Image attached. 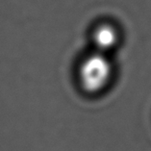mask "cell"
<instances>
[{
  "label": "cell",
  "mask_w": 151,
  "mask_h": 151,
  "mask_svg": "<svg viewBox=\"0 0 151 151\" xmlns=\"http://www.w3.org/2000/svg\"><path fill=\"white\" fill-rule=\"evenodd\" d=\"M113 75L112 63L106 54L95 52L82 61L78 77L82 89L88 93H97L108 86Z\"/></svg>",
  "instance_id": "cell-1"
},
{
  "label": "cell",
  "mask_w": 151,
  "mask_h": 151,
  "mask_svg": "<svg viewBox=\"0 0 151 151\" xmlns=\"http://www.w3.org/2000/svg\"><path fill=\"white\" fill-rule=\"evenodd\" d=\"M119 40V32L111 24H101L93 32V40L97 52L104 53L116 47Z\"/></svg>",
  "instance_id": "cell-2"
}]
</instances>
